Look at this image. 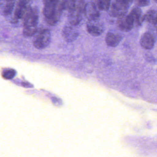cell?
<instances>
[{
  "label": "cell",
  "mask_w": 157,
  "mask_h": 157,
  "mask_svg": "<svg viewBox=\"0 0 157 157\" xmlns=\"http://www.w3.org/2000/svg\"><path fill=\"white\" fill-rule=\"evenodd\" d=\"M38 9L36 7L31 8L23 19V34L25 37H31L37 32L38 23Z\"/></svg>",
  "instance_id": "6da1fadb"
},
{
  "label": "cell",
  "mask_w": 157,
  "mask_h": 157,
  "mask_svg": "<svg viewBox=\"0 0 157 157\" xmlns=\"http://www.w3.org/2000/svg\"><path fill=\"white\" fill-rule=\"evenodd\" d=\"M31 2L32 0H18L13 10V15L12 17L13 23H17L20 20H23L26 13L32 8Z\"/></svg>",
  "instance_id": "7a4b0ae2"
},
{
  "label": "cell",
  "mask_w": 157,
  "mask_h": 157,
  "mask_svg": "<svg viewBox=\"0 0 157 157\" xmlns=\"http://www.w3.org/2000/svg\"><path fill=\"white\" fill-rule=\"evenodd\" d=\"M35 35L36 36L34 39L33 44L37 49L45 48L51 43L52 36L51 32L48 29L37 30Z\"/></svg>",
  "instance_id": "3957f363"
},
{
  "label": "cell",
  "mask_w": 157,
  "mask_h": 157,
  "mask_svg": "<svg viewBox=\"0 0 157 157\" xmlns=\"http://www.w3.org/2000/svg\"><path fill=\"white\" fill-rule=\"evenodd\" d=\"M86 28L90 34L95 37L101 36L105 29L104 24L100 21V19L88 21L86 24Z\"/></svg>",
  "instance_id": "277c9868"
},
{
  "label": "cell",
  "mask_w": 157,
  "mask_h": 157,
  "mask_svg": "<svg viewBox=\"0 0 157 157\" xmlns=\"http://www.w3.org/2000/svg\"><path fill=\"white\" fill-rule=\"evenodd\" d=\"M100 11L94 2H89L84 5L83 14L88 21L99 19L101 15Z\"/></svg>",
  "instance_id": "5b68a950"
},
{
  "label": "cell",
  "mask_w": 157,
  "mask_h": 157,
  "mask_svg": "<svg viewBox=\"0 0 157 157\" xmlns=\"http://www.w3.org/2000/svg\"><path fill=\"white\" fill-rule=\"evenodd\" d=\"M77 26L69 23L64 26L62 30V36L67 42H74L78 38L79 33L76 27Z\"/></svg>",
  "instance_id": "8992f818"
},
{
  "label": "cell",
  "mask_w": 157,
  "mask_h": 157,
  "mask_svg": "<svg viewBox=\"0 0 157 157\" xmlns=\"http://www.w3.org/2000/svg\"><path fill=\"white\" fill-rule=\"evenodd\" d=\"M83 8H73L67 10L69 23L75 26H78L80 24L83 17Z\"/></svg>",
  "instance_id": "52a82bcc"
},
{
  "label": "cell",
  "mask_w": 157,
  "mask_h": 157,
  "mask_svg": "<svg viewBox=\"0 0 157 157\" xmlns=\"http://www.w3.org/2000/svg\"><path fill=\"white\" fill-rule=\"evenodd\" d=\"M156 41L155 34L152 32H147L144 33L140 37V44L144 49L150 50L154 46Z\"/></svg>",
  "instance_id": "ba28073f"
},
{
  "label": "cell",
  "mask_w": 157,
  "mask_h": 157,
  "mask_svg": "<svg viewBox=\"0 0 157 157\" xmlns=\"http://www.w3.org/2000/svg\"><path fill=\"white\" fill-rule=\"evenodd\" d=\"M117 26L120 31L123 32H129L134 27L133 22L128 15L118 18Z\"/></svg>",
  "instance_id": "9c48e42d"
},
{
  "label": "cell",
  "mask_w": 157,
  "mask_h": 157,
  "mask_svg": "<svg viewBox=\"0 0 157 157\" xmlns=\"http://www.w3.org/2000/svg\"><path fill=\"white\" fill-rule=\"evenodd\" d=\"M128 15L133 22L134 27L141 25L143 22V15H142L141 9L139 7H136L133 8Z\"/></svg>",
  "instance_id": "30bf717a"
},
{
  "label": "cell",
  "mask_w": 157,
  "mask_h": 157,
  "mask_svg": "<svg viewBox=\"0 0 157 157\" xmlns=\"http://www.w3.org/2000/svg\"><path fill=\"white\" fill-rule=\"evenodd\" d=\"M123 37L121 35L114 32H108L105 36V42L108 46L114 48L119 45Z\"/></svg>",
  "instance_id": "8fae6325"
},
{
  "label": "cell",
  "mask_w": 157,
  "mask_h": 157,
  "mask_svg": "<svg viewBox=\"0 0 157 157\" xmlns=\"http://www.w3.org/2000/svg\"><path fill=\"white\" fill-rule=\"evenodd\" d=\"M157 12L154 10H149L143 16V21L149 23L155 27L157 25Z\"/></svg>",
  "instance_id": "7c38bea8"
},
{
  "label": "cell",
  "mask_w": 157,
  "mask_h": 157,
  "mask_svg": "<svg viewBox=\"0 0 157 157\" xmlns=\"http://www.w3.org/2000/svg\"><path fill=\"white\" fill-rule=\"evenodd\" d=\"M100 11H108L111 4V0H95L94 2Z\"/></svg>",
  "instance_id": "4fadbf2b"
},
{
  "label": "cell",
  "mask_w": 157,
  "mask_h": 157,
  "mask_svg": "<svg viewBox=\"0 0 157 157\" xmlns=\"http://www.w3.org/2000/svg\"><path fill=\"white\" fill-rule=\"evenodd\" d=\"M85 0H67L66 10L75 8H83Z\"/></svg>",
  "instance_id": "5bb4252c"
},
{
  "label": "cell",
  "mask_w": 157,
  "mask_h": 157,
  "mask_svg": "<svg viewBox=\"0 0 157 157\" xmlns=\"http://www.w3.org/2000/svg\"><path fill=\"white\" fill-rule=\"evenodd\" d=\"M16 74V72L13 69L7 70L3 72L2 76L6 79H11L14 78Z\"/></svg>",
  "instance_id": "9a60e30c"
},
{
  "label": "cell",
  "mask_w": 157,
  "mask_h": 157,
  "mask_svg": "<svg viewBox=\"0 0 157 157\" xmlns=\"http://www.w3.org/2000/svg\"><path fill=\"white\" fill-rule=\"evenodd\" d=\"M133 1V0H114V2L128 9Z\"/></svg>",
  "instance_id": "2e32d148"
},
{
  "label": "cell",
  "mask_w": 157,
  "mask_h": 157,
  "mask_svg": "<svg viewBox=\"0 0 157 157\" xmlns=\"http://www.w3.org/2000/svg\"><path fill=\"white\" fill-rule=\"evenodd\" d=\"M135 2L137 7H147L149 5L150 0H133Z\"/></svg>",
  "instance_id": "e0dca14e"
},
{
  "label": "cell",
  "mask_w": 157,
  "mask_h": 157,
  "mask_svg": "<svg viewBox=\"0 0 157 157\" xmlns=\"http://www.w3.org/2000/svg\"><path fill=\"white\" fill-rule=\"evenodd\" d=\"M3 1H5L7 2H16V1L17 0H3Z\"/></svg>",
  "instance_id": "ac0fdd59"
}]
</instances>
